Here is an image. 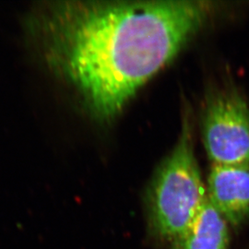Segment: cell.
<instances>
[{"label":"cell","mask_w":249,"mask_h":249,"mask_svg":"<svg viewBox=\"0 0 249 249\" xmlns=\"http://www.w3.org/2000/svg\"><path fill=\"white\" fill-rule=\"evenodd\" d=\"M214 3L65 0L37 4L28 29L45 66L94 118H116L213 14Z\"/></svg>","instance_id":"1"},{"label":"cell","mask_w":249,"mask_h":249,"mask_svg":"<svg viewBox=\"0 0 249 249\" xmlns=\"http://www.w3.org/2000/svg\"><path fill=\"white\" fill-rule=\"evenodd\" d=\"M207 199L194 151L191 120L186 114L178 142L156 170L146 192L150 236L171 248L186 232Z\"/></svg>","instance_id":"2"},{"label":"cell","mask_w":249,"mask_h":249,"mask_svg":"<svg viewBox=\"0 0 249 249\" xmlns=\"http://www.w3.org/2000/svg\"><path fill=\"white\" fill-rule=\"evenodd\" d=\"M201 136L213 165L249 164V107L240 93L217 89L208 96Z\"/></svg>","instance_id":"3"},{"label":"cell","mask_w":249,"mask_h":249,"mask_svg":"<svg viewBox=\"0 0 249 249\" xmlns=\"http://www.w3.org/2000/svg\"><path fill=\"white\" fill-rule=\"evenodd\" d=\"M209 201L231 226L249 218V164L213 165L207 179Z\"/></svg>","instance_id":"4"},{"label":"cell","mask_w":249,"mask_h":249,"mask_svg":"<svg viewBox=\"0 0 249 249\" xmlns=\"http://www.w3.org/2000/svg\"><path fill=\"white\" fill-rule=\"evenodd\" d=\"M229 240V223L207 199L186 232L171 249H227Z\"/></svg>","instance_id":"5"}]
</instances>
